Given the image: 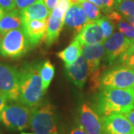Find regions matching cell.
<instances>
[{"label": "cell", "instance_id": "obj_1", "mask_svg": "<svg viewBox=\"0 0 134 134\" xmlns=\"http://www.w3.org/2000/svg\"><path fill=\"white\" fill-rule=\"evenodd\" d=\"M133 89L102 87L97 99L98 113L108 115L113 113L125 114L134 109Z\"/></svg>", "mask_w": 134, "mask_h": 134}, {"label": "cell", "instance_id": "obj_2", "mask_svg": "<svg viewBox=\"0 0 134 134\" xmlns=\"http://www.w3.org/2000/svg\"><path fill=\"white\" fill-rule=\"evenodd\" d=\"M40 64H25L19 71V100L33 108L39 105L46 91L39 70Z\"/></svg>", "mask_w": 134, "mask_h": 134}, {"label": "cell", "instance_id": "obj_3", "mask_svg": "<svg viewBox=\"0 0 134 134\" xmlns=\"http://www.w3.org/2000/svg\"><path fill=\"white\" fill-rule=\"evenodd\" d=\"M30 127L35 134H63L55 108L48 102L32 108Z\"/></svg>", "mask_w": 134, "mask_h": 134}, {"label": "cell", "instance_id": "obj_4", "mask_svg": "<svg viewBox=\"0 0 134 134\" xmlns=\"http://www.w3.org/2000/svg\"><path fill=\"white\" fill-rule=\"evenodd\" d=\"M30 48L23 27L12 30L3 36L0 42V55L4 58H21Z\"/></svg>", "mask_w": 134, "mask_h": 134}, {"label": "cell", "instance_id": "obj_5", "mask_svg": "<svg viewBox=\"0 0 134 134\" xmlns=\"http://www.w3.org/2000/svg\"><path fill=\"white\" fill-rule=\"evenodd\" d=\"M31 110L23 104L6 105L0 115V121L11 130H23L30 127Z\"/></svg>", "mask_w": 134, "mask_h": 134}, {"label": "cell", "instance_id": "obj_6", "mask_svg": "<svg viewBox=\"0 0 134 134\" xmlns=\"http://www.w3.org/2000/svg\"><path fill=\"white\" fill-rule=\"evenodd\" d=\"M133 89L134 68L120 66L104 72L100 77V87Z\"/></svg>", "mask_w": 134, "mask_h": 134}, {"label": "cell", "instance_id": "obj_7", "mask_svg": "<svg viewBox=\"0 0 134 134\" xmlns=\"http://www.w3.org/2000/svg\"><path fill=\"white\" fill-rule=\"evenodd\" d=\"M0 93L8 100L16 101L19 97V72L15 66L0 62Z\"/></svg>", "mask_w": 134, "mask_h": 134}, {"label": "cell", "instance_id": "obj_8", "mask_svg": "<svg viewBox=\"0 0 134 134\" xmlns=\"http://www.w3.org/2000/svg\"><path fill=\"white\" fill-rule=\"evenodd\" d=\"M134 42L123 34L115 32L104 43L105 50V60L112 64L119 56H121Z\"/></svg>", "mask_w": 134, "mask_h": 134}, {"label": "cell", "instance_id": "obj_9", "mask_svg": "<svg viewBox=\"0 0 134 134\" xmlns=\"http://www.w3.org/2000/svg\"><path fill=\"white\" fill-rule=\"evenodd\" d=\"M101 121L106 134H134V125L123 114L103 115Z\"/></svg>", "mask_w": 134, "mask_h": 134}, {"label": "cell", "instance_id": "obj_10", "mask_svg": "<svg viewBox=\"0 0 134 134\" xmlns=\"http://www.w3.org/2000/svg\"><path fill=\"white\" fill-rule=\"evenodd\" d=\"M80 127L88 134H106L101 119L87 104H83L79 110Z\"/></svg>", "mask_w": 134, "mask_h": 134}, {"label": "cell", "instance_id": "obj_11", "mask_svg": "<svg viewBox=\"0 0 134 134\" xmlns=\"http://www.w3.org/2000/svg\"><path fill=\"white\" fill-rule=\"evenodd\" d=\"M66 12L59 7H55L48 16L46 32L43 37V42L48 47L54 43L60 36L64 25L63 18Z\"/></svg>", "mask_w": 134, "mask_h": 134}, {"label": "cell", "instance_id": "obj_12", "mask_svg": "<svg viewBox=\"0 0 134 134\" xmlns=\"http://www.w3.org/2000/svg\"><path fill=\"white\" fill-rule=\"evenodd\" d=\"M81 54L83 58L87 63L89 73L90 75H92L100 69V61L105 54L104 44L96 43L83 46Z\"/></svg>", "mask_w": 134, "mask_h": 134}, {"label": "cell", "instance_id": "obj_13", "mask_svg": "<svg viewBox=\"0 0 134 134\" xmlns=\"http://www.w3.org/2000/svg\"><path fill=\"white\" fill-rule=\"evenodd\" d=\"M75 40L79 41L83 46L85 45L103 43L105 39L100 25L96 22H89L78 32Z\"/></svg>", "mask_w": 134, "mask_h": 134}, {"label": "cell", "instance_id": "obj_14", "mask_svg": "<svg viewBox=\"0 0 134 134\" xmlns=\"http://www.w3.org/2000/svg\"><path fill=\"white\" fill-rule=\"evenodd\" d=\"M66 72L72 83L80 89L84 86L87 77L90 75L89 67L83 56H80L71 65L66 66Z\"/></svg>", "mask_w": 134, "mask_h": 134}, {"label": "cell", "instance_id": "obj_15", "mask_svg": "<svg viewBox=\"0 0 134 134\" xmlns=\"http://www.w3.org/2000/svg\"><path fill=\"white\" fill-rule=\"evenodd\" d=\"M63 21L66 26L74 29L77 32H79L82 28L90 22L80 3L72 4L66 12Z\"/></svg>", "mask_w": 134, "mask_h": 134}, {"label": "cell", "instance_id": "obj_16", "mask_svg": "<svg viewBox=\"0 0 134 134\" xmlns=\"http://www.w3.org/2000/svg\"><path fill=\"white\" fill-rule=\"evenodd\" d=\"M48 19L32 20L23 23V29L28 37L30 47L36 46L43 38L47 29Z\"/></svg>", "mask_w": 134, "mask_h": 134}, {"label": "cell", "instance_id": "obj_17", "mask_svg": "<svg viewBox=\"0 0 134 134\" xmlns=\"http://www.w3.org/2000/svg\"><path fill=\"white\" fill-rule=\"evenodd\" d=\"M23 23L32 20H43L48 18L50 11L43 2V0H39L33 5L20 10Z\"/></svg>", "mask_w": 134, "mask_h": 134}, {"label": "cell", "instance_id": "obj_18", "mask_svg": "<svg viewBox=\"0 0 134 134\" xmlns=\"http://www.w3.org/2000/svg\"><path fill=\"white\" fill-rule=\"evenodd\" d=\"M23 26V22L20 10L14 9L8 11L0 19V32L2 36L14 29Z\"/></svg>", "mask_w": 134, "mask_h": 134}, {"label": "cell", "instance_id": "obj_19", "mask_svg": "<svg viewBox=\"0 0 134 134\" xmlns=\"http://www.w3.org/2000/svg\"><path fill=\"white\" fill-rule=\"evenodd\" d=\"M81 53L82 46L79 41L75 39L68 47L57 53V56L65 63L66 66H67L75 62L81 56Z\"/></svg>", "mask_w": 134, "mask_h": 134}, {"label": "cell", "instance_id": "obj_20", "mask_svg": "<svg viewBox=\"0 0 134 134\" xmlns=\"http://www.w3.org/2000/svg\"><path fill=\"white\" fill-rule=\"evenodd\" d=\"M39 70L43 82V89L45 91H46L54 77V67L49 60H46L39 65Z\"/></svg>", "mask_w": 134, "mask_h": 134}, {"label": "cell", "instance_id": "obj_21", "mask_svg": "<svg viewBox=\"0 0 134 134\" xmlns=\"http://www.w3.org/2000/svg\"><path fill=\"white\" fill-rule=\"evenodd\" d=\"M79 3L83 11L85 12L90 22H96V20L99 19L101 17L100 8L97 5L86 0H81Z\"/></svg>", "mask_w": 134, "mask_h": 134}, {"label": "cell", "instance_id": "obj_22", "mask_svg": "<svg viewBox=\"0 0 134 134\" xmlns=\"http://www.w3.org/2000/svg\"><path fill=\"white\" fill-rule=\"evenodd\" d=\"M114 8L125 17L133 16L134 0H115Z\"/></svg>", "mask_w": 134, "mask_h": 134}, {"label": "cell", "instance_id": "obj_23", "mask_svg": "<svg viewBox=\"0 0 134 134\" xmlns=\"http://www.w3.org/2000/svg\"><path fill=\"white\" fill-rule=\"evenodd\" d=\"M96 23L100 25V27L102 29V31L104 34V39H107L110 37L113 32L115 29V23L110 20L107 16H101L100 19L96 20Z\"/></svg>", "mask_w": 134, "mask_h": 134}, {"label": "cell", "instance_id": "obj_24", "mask_svg": "<svg viewBox=\"0 0 134 134\" xmlns=\"http://www.w3.org/2000/svg\"><path fill=\"white\" fill-rule=\"evenodd\" d=\"M117 28L121 33L134 42V27L132 25L130 24L128 22L121 19L117 23Z\"/></svg>", "mask_w": 134, "mask_h": 134}, {"label": "cell", "instance_id": "obj_25", "mask_svg": "<svg viewBox=\"0 0 134 134\" xmlns=\"http://www.w3.org/2000/svg\"><path fill=\"white\" fill-rule=\"evenodd\" d=\"M121 62L124 66L134 68V43L121 55Z\"/></svg>", "mask_w": 134, "mask_h": 134}, {"label": "cell", "instance_id": "obj_26", "mask_svg": "<svg viewBox=\"0 0 134 134\" xmlns=\"http://www.w3.org/2000/svg\"><path fill=\"white\" fill-rule=\"evenodd\" d=\"M37 1L39 0H15V5L17 9L22 10L34 4Z\"/></svg>", "mask_w": 134, "mask_h": 134}, {"label": "cell", "instance_id": "obj_27", "mask_svg": "<svg viewBox=\"0 0 134 134\" xmlns=\"http://www.w3.org/2000/svg\"><path fill=\"white\" fill-rule=\"evenodd\" d=\"M0 6L5 10V12L15 9V0H0Z\"/></svg>", "mask_w": 134, "mask_h": 134}, {"label": "cell", "instance_id": "obj_28", "mask_svg": "<svg viewBox=\"0 0 134 134\" xmlns=\"http://www.w3.org/2000/svg\"><path fill=\"white\" fill-rule=\"evenodd\" d=\"M106 16L109 18L110 20H112L115 24H117L120 20L121 19V16L118 11L111 10L110 12H108L106 14Z\"/></svg>", "mask_w": 134, "mask_h": 134}, {"label": "cell", "instance_id": "obj_29", "mask_svg": "<svg viewBox=\"0 0 134 134\" xmlns=\"http://www.w3.org/2000/svg\"><path fill=\"white\" fill-rule=\"evenodd\" d=\"M101 1L104 7V12L106 14L113 10L112 9L114 8L115 0H101Z\"/></svg>", "mask_w": 134, "mask_h": 134}, {"label": "cell", "instance_id": "obj_30", "mask_svg": "<svg viewBox=\"0 0 134 134\" xmlns=\"http://www.w3.org/2000/svg\"><path fill=\"white\" fill-rule=\"evenodd\" d=\"M72 3L69 0H59L58 2L57 7L60 8L61 9H63L65 12H66L67 10H69V8L72 6Z\"/></svg>", "mask_w": 134, "mask_h": 134}, {"label": "cell", "instance_id": "obj_31", "mask_svg": "<svg viewBox=\"0 0 134 134\" xmlns=\"http://www.w3.org/2000/svg\"><path fill=\"white\" fill-rule=\"evenodd\" d=\"M43 1L46 6V8L51 12L57 6L59 0H43Z\"/></svg>", "mask_w": 134, "mask_h": 134}, {"label": "cell", "instance_id": "obj_32", "mask_svg": "<svg viewBox=\"0 0 134 134\" xmlns=\"http://www.w3.org/2000/svg\"><path fill=\"white\" fill-rule=\"evenodd\" d=\"M8 100L7 97L5 95L0 93V115H1L3 109L5 108V106L7 105V101Z\"/></svg>", "mask_w": 134, "mask_h": 134}, {"label": "cell", "instance_id": "obj_33", "mask_svg": "<svg viewBox=\"0 0 134 134\" xmlns=\"http://www.w3.org/2000/svg\"><path fill=\"white\" fill-rule=\"evenodd\" d=\"M123 115H125V117L134 125V109L128 112V113H127L123 114Z\"/></svg>", "mask_w": 134, "mask_h": 134}, {"label": "cell", "instance_id": "obj_34", "mask_svg": "<svg viewBox=\"0 0 134 134\" xmlns=\"http://www.w3.org/2000/svg\"><path fill=\"white\" fill-rule=\"evenodd\" d=\"M70 134H88L81 127H75L71 130Z\"/></svg>", "mask_w": 134, "mask_h": 134}, {"label": "cell", "instance_id": "obj_35", "mask_svg": "<svg viewBox=\"0 0 134 134\" xmlns=\"http://www.w3.org/2000/svg\"><path fill=\"white\" fill-rule=\"evenodd\" d=\"M86 1H88V2H92V3L95 4V5H97L99 8H100L101 10H103V11H104V5H103L101 0H86Z\"/></svg>", "mask_w": 134, "mask_h": 134}, {"label": "cell", "instance_id": "obj_36", "mask_svg": "<svg viewBox=\"0 0 134 134\" xmlns=\"http://www.w3.org/2000/svg\"><path fill=\"white\" fill-rule=\"evenodd\" d=\"M5 14V10L1 6H0V19H1V18L4 16V14Z\"/></svg>", "mask_w": 134, "mask_h": 134}, {"label": "cell", "instance_id": "obj_37", "mask_svg": "<svg viewBox=\"0 0 134 134\" xmlns=\"http://www.w3.org/2000/svg\"><path fill=\"white\" fill-rule=\"evenodd\" d=\"M71 2L72 4H77V3H79L81 0H69Z\"/></svg>", "mask_w": 134, "mask_h": 134}, {"label": "cell", "instance_id": "obj_38", "mask_svg": "<svg viewBox=\"0 0 134 134\" xmlns=\"http://www.w3.org/2000/svg\"><path fill=\"white\" fill-rule=\"evenodd\" d=\"M2 34H1V32H0V42H1V40H2Z\"/></svg>", "mask_w": 134, "mask_h": 134}, {"label": "cell", "instance_id": "obj_39", "mask_svg": "<svg viewBox=\"0 0 134 134\" xmlns=\"http://www.w3.org/2000/svg\"><path fill=\"white\" fill-rule=\"evenodd\" d=\"M21 134H35V133H22Z\"/></svg>", "mask_w": 134, "mask_h": 134}, {"label": "cell", "instance_id": "obj_40", "mask_svg": "<svg viewBox=\"0 0 134 134\" xmlns=\"http://www.w3.org/2000/svg\"><path fill=\"white\" fill-rule=\"evenodd\" d=\"M133 96H134V90H133Z\"/></svg>", "mask_w": 134, "mask_h": 134}]
</instances>
